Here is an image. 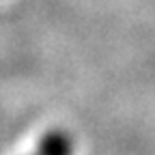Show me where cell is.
Wrapping results in <instances>:
<instances>
[{"mask_svg": "<svg viewBox=\"0 0 155 155\" xmlns=\"http://www.w3.org/2000/svg\"><path fill=\"white\" fill-rule=\"evenodd\" d=\"M32 155H73V140L69 134L61 129H52L41 138Z\"/></svg>", "mask_w": 155, "mask_h": 155, "instance_id": "obj_1", "label": "cell"}]
</instances>
